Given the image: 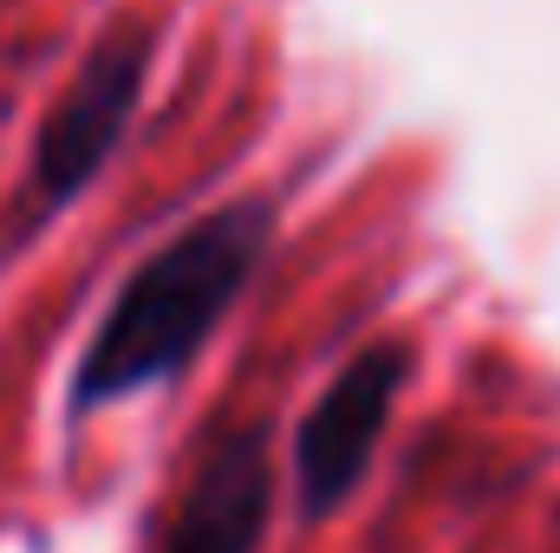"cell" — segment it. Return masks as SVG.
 <instances>
[{
  "instance_id": "7a4b0ae2",
  "label": "cell",
  "mask_w": 560,
  "mask_h": 553,
  "mask_svg": "<svg viewBox=\"0 0 560 553\" xmlns=\"http://www.w3.org/2000/svg\"><path fill=\"white\" fill-rule=\"evenodd\" d=\"M143 72H150V33L143 26H118L92 46V59L79 66V79L66 85V98L52 105L39 150H33V196L46 209L72 202L98 163L118 150L131 111L143 98Z\"/></svg>"
},
{
  "instance_id": "3957f363",
  "label": "cell",
  "mask_w": 560,
  "mask_h": 553,
  "mask_svg": "<svg viewBox=\"0 0 560 553\" xmlns=\"http://www.w3.org/2000/svg\"><path fill=\"white\" fill-rule=\"evenodd\" d=\"M398 385H405V352L398 345H372L313 404V416L300 423V443H293L300 508L306 515H332L352 495V482L365 475V462H372V449L385 436V416H392Z\"/></svg>"
},
{
  "instance_id": "277c9868",
  "label": "cell",
  "mask_w": 560,
  "mask_h": 553,
  "mask_svg": "<svg viewBox=\"0 0 560 553\" xmlns=\"http://www.w3.org/2000/svg\"><path fill=\"white\" fill-rule=\"evenodd\" d=\"M261 521H268V436L229 430L196 469L156 553H255Z\"/></svg>"
},
{
  "instance_id": "6da1fadb",
  "label": "cell",
  "mask_w": 560,
  "mask_h": 553,
  "mask_svg": "<svg viewBox=\"0 0 560 553\" xmlns=\"http://www.w3.org/2000/svg\"><path fill=\"white\" fill-rule=\"evenodd\" d=\"M261 248H268V202H229L196 228H183L170 248H156L98 319L72 378V404L98 411L143 385L176 378L209 345L222 313L242 299Z\"/></svg>"
}]
</instances>
